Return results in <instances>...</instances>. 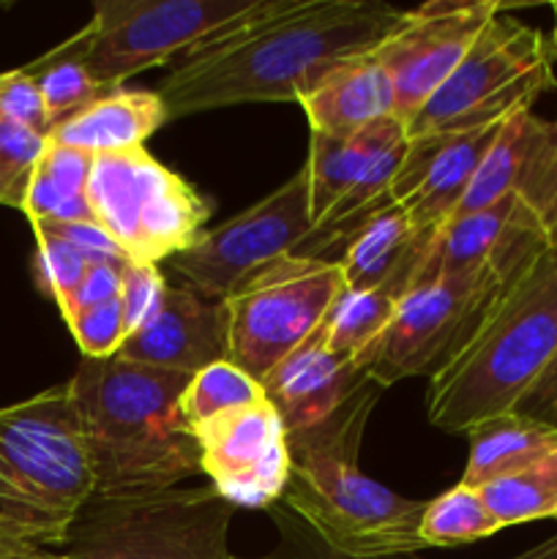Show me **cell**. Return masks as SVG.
<instances>
[{"mask_svg": "<svg viewBox=\"0 0 557 559\" xmlns=\"http://www.w3.org/2000/svg\"><path fill=\"white\" fill-rule=\"evenodd\" d=\"M533 262L484 265L410 287L382 336L360 355L358 369L382 391L410 377L431 380L473 344L497 300Z\"/></svg>", "mask_w": 557, "mask_h": 559, "instance_id": "obj_8", "label": "cell"}, {"mask_svg": "<svg viewBox=\"0 0 557 559\" xmlns=\"http://www.w3.org/2000/svg\"><path fill=\"white\" fill-rule=\"evenodd\" d=\"M500 129L502 123L459 134L407 136V153L391 186V197L407 213L424 249L462 205Z\"/></svg>", "mask_w": 557, "mask_h": 559, "instance_id": "obj_15", "label": "cell"}, {"mask_svg": "<svg viewBox=\"0 0 557 559\" xmlns=\"http://www.w3.org/2000/svg\"><path fill=\"white\" fill-rule=\"evenodd\" d=\"M467 445L462 484L481 489L557 451V431L513 413H502L473 426L467 431Z\"/></svg>", "mask_w": 557, "mask_h": 559, "instance_id": "obj_23", "label": "cell"}, {"mask_svg": "<svg viewBox=\"0 0 557 559\" xmlns=\"http://www.w3.org/2000/svg\"><path fill=\"white\" fill-rule=\"evenodd\" d=\"M66 325H69L71 336H74L76 347L82 349V358H115L120 344L126 342L123 311H120L118 298L69 317Z\"/></svg>", "mask_w": 557, "mask_h": 559, "instance_id": "obj_34", "label": "cell"}, {"mask_svg": "<svg viewBox=\"0 0 557 559\" xmlns=\"http://www.w3.org/2000/svg\"><path fill=\"white\" fill-rule=\"evenodd\" d=\"M238 508L211 484L151 495L98 497L82 506L60 555L69 559H233Z\"/></svg>", "mask_w": 557, "mask_h": 559, "instance_id": "obj_6", "label": "cell"}, {"mask_svg": "<svg viewBox=\"0 0 557 559\" xmlns=\"http://www.w3.org/2000/svg\"><path fill=\"white\" fill-rule=\"evenodd\" d=\"M33 227H44L63 238L71 249L82 254L87 265H129L126 251L115 243L112 235L102 227L98 222H74V224H33Z\"/></svg>", "mask_w": 557, "mask_h": 559, "instance_id": "obj_37", "label": "cell"}, {"mask_svg": "<svg viewBox=\"0 0 557 559\" xmlns=\"http://www.w3.org/2000/svg\"><path fill=\"white\" fill-rule=\"evenodd\" d=\"M500 11L506 5L495 0H431L404 11L402 22L375 49V58L391 76L393 118L402 120L404 129Z\"/></svg>", "mask_w": 557, "mask_h": 559, "instance_id": "obj_13", "label": "cell"}, {"mask_svg": "<svg viewBox=\"0 0 557 559\" xmlns=\"http://www.w3.org/2000/svg\"><path fill=\"white\" fill-rule=\"evenodd\" d=\"M557 353V246L538 257L475 333L473 344L429 380V424L451 435L511 413Z\"/></svg>", "mask_w": 557, "mask_h": 559, "instance_id": "obj_5", "label": "cell"}, {"mask_svg": "<svg viewBox=\"0 0 557 559\" xmlns=\"http://www.w3.org/2000/svg\"><path fill=\"white\" fill-rule=\"evenodd\" d=\"M93 491L69 385L0 407V555L60 549Z\"/></svg>", "mask_w": 557, "mask_h": 559, "instance_id": "obj_4", "label": "cell"}, {"mask_svg": "<svg viewBox=\"0 0 557 559\" xmlns=\"http://www.w3.org/2000/svg\"><path fill=\"white\" fill-rule=\"evenodd\" d=\"M478 491L500 530L538 519H557V451L506 478L481 486Z\"/></svg>", "mask_w": 557, "mask_h": 559, "instance_id": "obj_27", "label": "cell"}, {"mask_svg": "<svg viewBox=\"0 0 557 559\" xmlns=\"http://www.w3.org/2000/svg\"><path fill=\"white\" fill-rule=\"evenodd\" d=\"M126 265H87V273L82 276L80 287L66 298V304L60 306V314L63 320L80 314V311L93 309V306H102L107 300H115L120 295V278H123Z\"/></svg>", "mask_w": 557, "mask_h": 559, "instance_id": "obj_38", "label": "cell"}, {"mask_svg": "<svg viewBox=\"0 0 557 559\" xmlns=\"http://www.w3.org/2000/svg\"><path fill=\"white\" fill-rule=\"evenodd\" d=\"M287 5L289 0H98L87 66L98 85L120 87L142 71L205 52Z\"/></svg>", "mask_w": 557, "mask_h": 559, "instance_id": "obj_7", "label": "cell"}, {"mask_svg": "<svg viewBox=\"0 0 557 559\" xmlns=\"http://www.w3.org/2000/svg\"><path fill=\"white\" fill-rule=\"evenodd\" d=\"M167 107L153 91L112 87L85 109L52 126L47 140L76 147L91 156L145 147V142L167 123Z\"/></svg>", "mask_w": 557, "mask_h": 559, "instance_id": "obj_22", "label": "cell"}, {"mask_svg": "<svg viewBox=\"0 0 557 559\" xmlns=\"http://www.w3.org/2000/svg\"><path fill=\"white\" fill-rule=\"evenodd\" d=\"M271 519L276 524L278 533V544L273 546L268 555L260 557H233V559H364V557H353L344 555V551L333 549L328 540H322L298 513L289 511L284 502H276L271 508ZM388 559H420L418 555L410 557H388Z\"/></svg>", "mask_w": 557, "mask_h": 559, "instance_id": "obj_33", "label": "cell"}, {"mask_svg": "<svg viewBox=\"0 0 557 559\" xmlns=\"http://www.w3.org/2000/svg\"><path fill=\"white\" fill-rule=\"evenodd\" d=\"M399 298L382 289H349L344 287L325 320L320 322L328 347L336 355L355 360L382 336L388 322L396 314Z\"/></svg>", "mask_w": 557, "mask_h": 559, "instance_id": "obj_28", "label": "cell"}, {"mask_svg": "<svg viewBox=\"0 0 557 559\" xmlns=\"http://www.w3.org/2000/svg\"><path fill=\"white\" fill-rule=\"evenodd\" d=\"M402 16L380 0H289L278 14L175 63L156 93L169 120L298 102L333 66L375 52Z\"/></svg>", "mask_w": 557, "mask_h": 559, "instance_id": "obj_1", "label": "cell"}, {"mask_svg": "<svg viewBox=\"0 0 557 559\" xmlns=\"http://www.w3.org/2000/svg\"><path fill=\"white\" fill-rule=\"evenodd\" d=\"M366 380L358 364L333 353L322 328H317L260 385L289 435L336 413Z\"/></svg>", "mask_w": 557, "mask_h": 559, "instance_id": "obj_19", "label": "cell"}, {"mask_svg": "<svg viewBox=\"0 0 557 559\" xmlns=\"http://www.w3.org/2000/svg\"><path fill=\"white\" fill-rule=\"evenodd\" d=\"M382 388L366 380L336 413L289 431V478L282 502L322 540L364 559L424 551L418 527L426 500H410L360 469L364 431Z\"/></svg>", "mask_w": 557, "mask_h": 559, "instance_id": "obj_3", "label": "cell"}, {"mask_svg": "<svg viewBox=\"0 0 557 559\" xmlns=\"http://www.w3.org/2000/svg\"><path fill=\"white\" fill-rule=\"evenodd\" d=\"M0 559H69L60 551H25V555H0Z\"/></svg>", "mask_w": 557, "mask_h": 559, "instance_id": "obj_41", "label": "cell"}, {"mask_svg": "<svg viewBox=\"0 0 557 559\" xmlns=\"http://www.w3.org/2000/svg\"><path fill=\"white\" fill-rule=\"evenodd\" d=\"M511 559H557V533L552 535V538L541 540V544L533 546V549L522 551V555H517Z\"/></svg>", "mask_w": 557, "mask_h": 559, "instance_id": "obj_40", "label": "cell"}, {"mask_svg": "<svg viewBox=\"0 0 557 559\" xmlns=\"http://www.w3.org/2000/svg\"><path fill=\"white\" fill-rule=\"evenodd\" d=\"M0 118L22 126V129L36 131L42 136H49V131H52L47 104H44L42 91H38L36 80L25 71V66L0 74Z\"/></svg>", "mask_w": 557, "mask_h": 559, "instance_id": "obj_36", "label": "cell"}, {"mask_svg": "<svg viewBox=\"0 0 557 559\" xmlns=\"http://www.w3.org/2000/svg\"><path fill=\"white\" fill-rule=\"evenodd\" d=\"M189 374L82 358L69 385L98 497L175 489L202 473L200 445L180 413Z\"/></svg>", "mask_w": 557, "mask_h": 559, "instance_id": "obj_2", "label": "cell"}, {"mask_svg": "<svg viewBox=\"0 0 557 559\" xmlns=\"http://www.w3.org/2000/svg\"><path fill=\"white\" fill-rule=\"evenodd\" d=\"M311 131L328 136H353L396 109L393 85L375 52L333 66L298 98Z\"/></svg>", "mask_w": 557, "mask_h": 559, "instance_id": "obj_21", "label": "cell"}, {"mask_svg": "<svg viewBox=\"0 0 557 559\" xmlns=\"http://www.w3.org/2000/svg\"><path fill=\"white\" fill-rule=\"evenodd\" d=\"M33 233H36V262H33L36 284L60 309L66 298L80 287L82 276L87 273V262L82 260L80 251L71 249L63 238L49 229L33 227Z\"/></svg>", "mask_w": 557, "mask_h": 559, "instance_id": "obj_32", "label": "cell"}, {"mask_svg": "<svg viewBox=\"0 0 557 559\" xmlns=\"http://www.w3.org/2000/svg\"><path fill=\"white\" fill-rule=\"evenodd\" d=\"M115 358L194 377L211 364L227 360L224 304L167 284L162 309L140 331L126 336Z\"/></svg>", "mask_w": 557, "mask_h": 559, "instance_id": "obj_18", "label": "cell"}, {"mask_svg": "<svg viewBox=\"0 0 557 559\" xmlns=\"http://www.w3.org/2000/svg\"><path fill=\"white\" fill-rule=\"evenodd\" d=\"M87 202L126 257L147 265L189 249L211 218L205 197L145 147L96 156Z\"/></svg>", "mask_w": 557, "mask_h": 559, "instance_id": "obj_10", "label": "cell"}, {"mask_svg": "<svg viewBox=\"0 0 557 559\" xmlns=\"http://www.w3.org/2000/svg\"><path fill=\"white\" fill-rule=\"evenodd\" d=\"M508 194L535 213L557 246V123L530 109L502 123L451 222Z\"/></svg>", "mask_w": 557, "mask_h": 559, "instance_id": "obj_16", "label": "cell"}, {"mask_svg": "<svg viewBox=\"0 0 557 559\" xmlns=\"http://www.w3.org/2000/svg\"><path fill=\"white\" fill-rule=\"evenodd\" d=\"M552 246L555 243L535 213L508 194L481 211L448 222L426 243L410 287L437 276L478 271L484 265H522Z\"/></svg>", "mask_w": 557, "mask_h": 559, "instance_id": "obj_17", "label": "cell"}, {"mask_svg": "<svg viewBox=\"0 0 557 559\" xmlns=\"http://www.w3.org/2000/svg\"><path fill=\"white\" fill-rule=\"evenodd\" d=\"M47 136L0 118V205L22 211Z\"/></svg>", "mask_w": 557, "mask_h": 559, "instance_id": "obj_31", "label": "cell"}, {"mask_svg": "<svg viewBox=\"0 0 557 559\" xmlns=\"http://www.w3.org/2000/svg\"><path fill=\"white\" fill-rule=\"evenodd\" d=\"M557 85L546 36L500 11L473 47L407 123V136L459 134L500 126L528 112L541 93Z\"/></svg>", "mask_w": 557, "mask_h": 559, "instance_id": "obj_9", "label": "cell"}, {"mask_svg": "<svg viewBox=\"0 0 557 559\" xmlns=\"http://www.w3.org/2000/svg\"><path fill=\"white\" fill-rule=\"evenodd\" d=\"M164 293H167V282L158 273L156 265L147 262H129L123 267V278H120V311H123L126 336L140 331L145 322L156 317L162 309Z\"/></svg>", "mask_w": 557, "mask_h": 559, "instance_id": "obj_35", "label": "cell"}, {"mask_svg": "<svg viewBox=\"0 0 557 559\" xmlns=\"http://www.w3.org/2000/svg\"><path fill=\"white\" fill-rule=\"evenodd\" d=\"M342 289L333 262L287 254L257 267L222 300L227 360L262 382L320 328Z\"/></svg>", "mask_w": 557, "mask_h": 559, "instance_id": "obj_11", "label": "cell"}, {"mask_svg": "<svg viewBox=\"0 0 557 559\" xmlns=\"http://www.w3.org/2000/svg\"><path fill=\"white\" fill-rule=\"evenodd\" d=\"M93 162L96 156L91 153L47 140L22 207L31 224L96 222V213L87 202Z\"/></svg>", "mask_w": 557, "mask_h": 559, "instance_id": "obj_24", "label": "cell"}, {"mask_svg": "<svg viewBox=\"0 0 557 559\" xmlns=\"http://www.w3.org/2000/svg\"><path fill=\"white\" fill-rule=\"evenodd\" d=\"M420 257L424 246L418 233L407 213L391 200L353 229L339 249L336 265L342 267L344 287L382 289L402 298L413 284Z\"/></svg>", "mask_w": 557, "mask_h": 559, "instance_id": "obj_20", "label": "cell"}, {"mask_svg": "<svg viewBox=\"0 0 557 559\" xmlns=\"http://www.w3.org/2000/svg\"><path fill=\"white\" fill-rule=\"evenodd\" d=\"M375 134L377 120L353 136H328L320 134V131H311L309 162H306V169H309L311 222H320L342 200L344 191L353 186L366 156H369Z\"/></svg>", "mask_w": 557, "mask_h": 559, "instance_id": "obj_26", "label": "cell"}, {"mask_svg": "<svg viewBox=\"0 0 557 559\" xmlns=\"http://www.w3.org/2000/svg\"><path fill=\"white\" fill-rule=\"evenodd\" d=\"M91 41L93 31L91 22H87L74 36L66 38L63 44H58L47 55L25 66V71L36 80L38 91H42L52 126L71 118V115L85 109L87 104H93L98 96L107 93V87L93 80L91 66H87Z\"/></svg>", "mask_w": 557, "mask_h": 559, "instance_id": "obj_25", "label": "cell"}, {"mask_svg": "<svg viewBox=\"0 0 557 559\" xmlns=\"http://www.w3.org/2000/svg\"><path fill=\"white\" fill-rule=\"evenodd\" d=\"M311 229L309 169L304 164L287 183L211 233H202L169 262L197 295L224 300L257 267L293 254Z\"/></svg>", "mask_w": 557, "mask_h": 559, "instance_id": "obj_12", "label": "cell"}, {"mask_svg": "<svg viewBox=\"0 0 557 559\" xmlns=\"http://www.w3.org/2000/svg\"><path fill=\"white\" fill-rule=\"evenodd\" d=\"M552 11H555V31L546 38V47H549V58L557 60V3H552Z\"/></svg>", "mask_w": 557, "mask_h": 559, "instance_id": "obj_42", "label": "cell"}, {"mask_svg": "<svg viewBox=\"0 0 557 559\" xmlns=\"http://www.w3.org/2000/svg\"><path fill=\"white\" fill-rule=\"evenodd\" d=\"M191 431L202 473L224 500L249 511H271L282 502L289 478L287 429L268 399L216 415Z\"/></svg>", "mask_w": 557, "mask_h": 559, "instance_id": "obj_14", "label": "cell"}, {"mask_svg": "<svg viewBox=\"0 0 557 559\" xmlns=\"http://www.w3.org/2000/svg\"><path fill=\"white\" fill-rule=\"evenodd\" d=\"M513 415L557 431V353L511 407Z\"/></svg>", "mask_w": 557, "mask_h": 559, "instance_id": "obj_39", "label": "cell"}, {"mask_svg": "<svg viewBox=\"0 0 557 559\" xmlns=\"http://www.w3.org/2000/svg\"><path fill=\"white\" fill-rule=\"evenodd\" d=\"M495 533H500V524L489 513L481 491L464 484L453 486L435 500H426L418 527L426 549H453Z\"/></svg>", "mask_w": 557, "mask_h": 559, "instance_id": "obj_29", "label": "cell"}, {"mask_svg": "<svg viewBox=\"0 0 557 559\" xmlns=\"http://www.w3.org/2000/svg\"><path fill=\"white\" fill-rule=\"evenodd\" d=\"M262 399L268 396L254 377H249L229 360H218V364H211L191 377L183 399H180V413H183L189 429H194V426L208 424L216 415L249 407Z\"/></svg>", "mask_w": 557, "mask_h": 559, "instance_id": "obj_30", "label": "cell"}]
</instances>
